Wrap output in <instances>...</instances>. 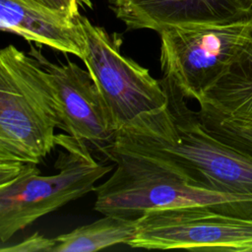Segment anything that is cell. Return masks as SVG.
I'll return each instance as SVG.
<instances>
[{
	"instance_id": "52a82bcc",
	"label": "cell",
	"mask_w": 252,
	"mask_h": 252,
	"mask_svg": "<svg viewBox=\"0 0 252 252\" xmlns=\"http://www.w3.org/2000/svg\"><path fill=\"white\" fill-rule=\"evenodd\" d=\"M128 245L142 249L252 252V220L220 211L216 205L155 210L136 220V233Z\"/></svg>"
},
{
	"instance_id": "5bb4252c",
	"label": "cell",
	"mask_w": 252,
	"mask_h": 252,
	"mask_svg": "<svg viewBox=\"0 0 252 252\" xmlns=\"http://www.w3.org/2000/svg\"><path fill=\"white\" fill-rule=\"evenodd\" d=\"M55 238H49L39 232H34L23 241L10 246L2 245L1 252H54Z\"/></svg>"
},
{
	"instance_id": "8992f818",
	"label": "cell",
	"mask_w": 252,
	"mask_h": 252,
	"mask_svg": "<svg viewBox=\"0 0 252 252\" xmlns=\"http://www.w3.org/2000/svg\"><path fill=\"white\" fill-rule=\"evenodd\" d=\"M158 33L163 77L185 98L199 101L251 46L252 13L234 19L169 27Z\"/></svg>"
},
{
	"instance_id": "8fae6325",
	"label": "cell",
	"mask_w": 252,
	"mask_h": 252,
	"mask_svg": "<svg viewBox=\"0 0 252 252\" xmlns=\"http://www.w3.org/2000/svg\"><path fill=\"white\" fill-rule=\"evenodd\" d=\"M198 102L200 117L252 121V44Z\"/></svg>"
},
{
	"instance_id": "3957f363",
	"label": "cell",
	"mask_w": 252,
	"mask_h": 252,
	"mask_svg": "<svg viewBox=\"0 0 252 252\" xmlns=\"http://www.w3.org/2000/svg\"><path fill=\"white\" fill-rule=\"evenodd\" d=\"M77 19L85 39L82 60L109 109L116 135L148 132L169 111L161 80L121 52L119 34L110 35L85 16Z\"/></svg>"
},
{
	"instance_id": "7c38bea8",
	"label": "cell",
	"mask_w": 252,
	"mask_h": 252,
	"mask_svg": "<svg viewBox=\"0 0 252 252\" xmlns=\"http://www.w3.org/2000/svg\"><path fill=\"white\" fill-rule=\"evenodd\" d=\"M136 233V220L103 215V218L55 237L54 252H93L127 244Z\"/></svg>"
},
{
	"instance_id": "2e32d148",
	"label": "cell",
	"mask_w": 252,
	"mask_h": 252,
	"mask_svg": "<svg viewBox=\"0 0 252 252\" xmlns=\"http://www.w3.org/2000/svg\"><path fill=\"white\" fill-rule=\"evenodd\" d=\"M216 207L224 213L252 220V200L232 201L222 204H218Z\"/></svg>"
},
{
	"instance_id": "4fadbf2b",
	"label": "cell",
	"mask_w": 252,
	"mask_h": 252,
	"mask_svg": "<svg viewBox=\"0 0 252 252\" xmlns=\"http://www.w3.org/2000/svg\"><path fill=\"white\" fill-rule=\"evenodd\" d=\"M199 118L211 135L252 158V121Z\"/></svg>"
},
{
	"instance_id": "6da1fadb",
	"label": "cell",
	"mask_w": 252,
	"mask_h": 252,
	"mask_svg": "<svg viewBox=\"0 0 252 252\" xmlns=\"http://www.w3.org/2000/svg\"><path fill=\"white\" fill-rule=\"evenodd\" d=\"M161 83L170 114L148 133L118 134L112 144L169 164L198 187L252 200V158L211 135L179 90L164 77Z\"/></svg>"
},
{
	"instance_id": "ba28073f",
	"label": "cell",
	"mask_w": 252,
	"mask_h": 252,
	"mask_svg": "<svg viewBox=\"0 0 252 252\" xmlns=\"http://www.w3.org/2000/svg\"><path fill=\"white\" fill-rule=\"evenodd\" d=\"M29 54L49 74L61 107L64 131L100 152L111 145L117 131L90 72L70 60L52 63L34 46H31Z\"/></svg>"
},
{
	"instance_id": "30bf717a",
	"label": "cell",
	"mask_w": 252,
	"mask_h": 252,
	"mask_svg": "<svg viewBox=\"0 0 252 252\" xmlns=\"http://www.w3.org/2000/svg\"><path fill=\"white\" fill-rule=\"evenodd\" d=\"M77 18L31 0H0L3 32L82 59L85 39Z\"/></svg>"
},
{
	"instance_id": "7a4b0ae2",
	"label": "cell",
	"mask_w": 252,
	"mask_h": 252,
	"mask_svg": "<svg viewBox=\"0 0 252 252\" xmlns=\"http://www.w3.org/2000/svg\"><path fill=\"white\" fill-rule=\"evenodd\" d=\"M64 130L61 107L48 72L10 44L0 51V161L38 164Z\"/></svg>"
},
{
	"instance_id": "277c9868",
	"label": "cell",
	"mask_w": 252,
	"mask_h": 252,
	"mask_svg": "<svg viewBox=\"0 0 252 252\" xmlns=\"http://www.w3.org/2000/svg\"><path fill=\"white\" fill-rule=\"evenodd\" d=\"M57 146L64 149L54 163L57 173L41 175L36 163L0 185V241L5 244L16 232L67 203L94 191V183L112 170L96 161L85 141L59 134Z\"/></svg>"
},
{
	"instance_id": "9c48e42d",
	"label": "cell",
	"mask_w": 252,
	"mask_h": 252,
	"mask_svg": "<svg viewBox=\"0 0 252 252\" xmlns=\"http://www.w3.org/2000/svg\"><path fill=\"white\" fill-rule=\"evenodd\" d=\"M129 30L163 29L239 18L252 13V0H111Z\"/></svg>"
},
{
	"instance_id": "9a60e30c",
	"label": "cell",
	"mask_w": 252,
	"mask_h": 252,
	"mask_svg": "<svg viewBox=\"0 0 252 252\" xmlns=\"http://www.w3.org/2000/svg\"><path fill=\"white\" fill-rule=\"evenodd\" d=\"M47 8L66 13L72 17L80 16V9L92 7L90 0H31Z\"/></svg>"
},
{
	"instance_id": "5b68a950",
	"label": "cell",
	"mask_w": 252,
	"mask_h": 252,
	"mask_svg": "<svg viewBox=\"0 0 252 252\" xmlns=\"http://www.w3.org/2000/svg\"><path fill=\"white\" fill-rule=\"evenodd\" d=\"M101 153L116 165L110 177L94 189V209L102 215L137 220L155 210L240 201L198 187L177 169L152 157L113 144Z\"/></svg>"
}]
</instances>
